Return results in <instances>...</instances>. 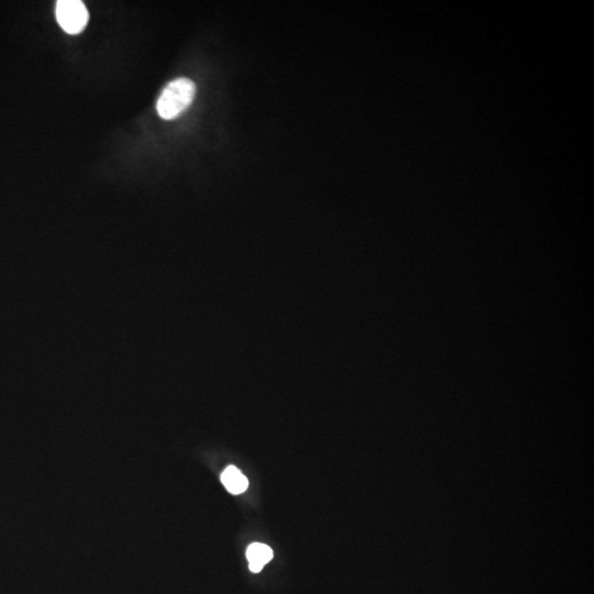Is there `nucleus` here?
Instances as JSON below:
<instances>
[{
  "label": "nucleus",
  "instance_id": "nucleus-1",
  "mask_svg": "<svg viewBox=\"0 0 594 594\" xmlns=\"http://www.w3.org/2000/svg\"><path fill=\"white\" fill-rule=\"evenodd\" d=\"M196 86L188 78H176L168 84L156 102L160 117L172 120L185 112L195 97Z\"/></svg>",
  "mask_w": 594,
  "mask_h": 594
},
{
  "label": "nucleus",
  "instance_id": "nucleus-4",
  "mask_svg": "<svg viewBox=\"0 0 594 594\" xmlns=\"http://www.w3.org/2000/svg\"><path fill=\"white\" fill-rule=\"evenodd\" d=\"M222 482L232 495H242L249 487L248 479L234 465H230L222 472Z\"/></svg>",
  "mask_w": 594,
  "mask_h": 594
},
{
  "label": "nucleus",
  "instance_id": "nucleus-2",
  "mask_svg": "<svg viewBox=\"0 0 594 594\" xmlns=\"http://www.w3.org/2000/svg\"><path fill=\"white\" fill-rule=\"evenodd\" d=\"M56 19L68 34H78L87 26V8L80 0H60L56 3Z\"/></svg>",
  "mask_w": 594,
  "mask_h": 594
},
{
  "label": "nucleus",
  "instance_id": "nucleus-3",
  "mask_svg": "<svg viewBox=\"0 0 594 594\" xmlns=\"http://www.w3.org/2000/svg\"><path fill=\"white\" fill-rule=\"evenodd\" d=\"M247 558L249 561V568L254 573H260L264 565L273 558V551L264 544H251L247 549Z\"/></svg>",
  "mask_w": 594,
  "mask_h": 594
}]
</instances>
